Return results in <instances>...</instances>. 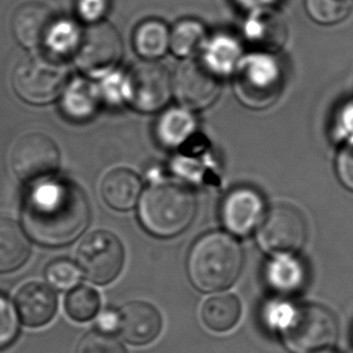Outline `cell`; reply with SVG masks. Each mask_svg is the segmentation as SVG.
Wrapping results in <instances>:
<instances>
[{
	"label": "cell",
	"mask_w": 353,
	"mask_h": 353,
	"mask_svg": "<svg viewBox=\"0 0 353 353\" xmlns=\"http://www.w3.org/2000/svg\"><path fill=\"white\" fill-rule=\"evenodd\" d=\"M80 276L79 265L64 258L51 261L45 270V279L50 287L57 290H74L78 285Z\"/></svg>",
	"instance_id": "cell-29"
},
{
	"label": "cell",
	"mask_w": 353,
	"mask_h": 353,
	"mask_svg": "<svg viewBox=\"0 0 353 353\" xmlns=\"http://www.w3.org/2000/svg\"><path fill=\"white\" fill-rule=\"evenodd\" d=\"M161 314L145 301H130L120 310V334L132 345H147L160 335Z\"/></svg>",
	"instance_id": "cell-15"
},
{
	"label": "cell",
	"mask_w": 353,
	"mask_h": 353,
	"mask_svg": "<svg viewBox=\"0 0 353 353\" xmlns=\"http://www.w3.org/2000/svg\"><path fill=\"white\" fill-rule=\"evenodd\" d=\"M62 109L69 119L83 121L91 118L99 108L97 88L83 80H75L65 88Z\"/></svg>",
	"instance_id": "cell-23"
},
{
	"label": "cell",
	"mask_w": 353,
	"mask_h": 353,
	"mask_svg": "<svg viewBox=\"0 0 353 353\" xmlns=\"http://www.w3.org/2000/svg\"><path fill=\"white\" fill-rule=\"evenodd\" d=\"M336 123L338 133L345 141L353 137V102L343 107Z\"/></svg>",
	"instance_id": "cell-35"
},
{
	"label": "cell",
	"mask_w": 353,
	"mask_h": 353,
	"mask_svg": "<svg viewBox=\"0 0 353 353\" xmlns=\"http://www.w3.org/2000/svg\"><path fill=\"white\" fill-rule=\"evenodd\" d=\"M97 330L114 334L120 330V311L114 309L103 310L97 319Z\"/></svg>",
	"instance_id": "cell-34"
},
{
	"label": "cell",
	"mask_w": 353,
	"mask_h": 353,
	"mask_svg": "<svg viewBox=\"0 0 353 353\" xmlns=\"http://www.w3.org/2000/svg\"><path fill=\"white\" fill-rule=\"evenodd\" d=\"M196 199L189 188L176 182H157L143 192L138 218L143 228L161 239L174 237L190 226Z\"/></svg>",
	"instance_id": "cell-3"
},
{
	"label": "cell",
	"mask_w": 353,
	"mask_h": 353,
	"mask_svg": "<svg viewBox=\"0 0 353 353\" xmlns=\"http://www.w3.org/2000/svg\"><path fill=\"white\" fill-rule=\"evenodd\" d=\"M265 214L264 199L252 188H236L221 203V221L234 235H250L261 225Z\"/></svg>",
	"instance_id": "cell-13"
},
{
	"label": "cell",
	"mask_w": 353,
	"mask_h": 353,
	"mask_svg": "<svg viewBox=\"0 0 353 353\" xmlns=\"http://www.w3.org/2000/svg\"><path fill=\"white\" fill-rule=\"evenodd\" d=\"M30 255V237L17 221L0 216V272L15 271Z\"/></svg>",
	"instance_id": "cell-19"
},
{
	"label": "cell",
	"mask_w": 353,
	"mask_h": 353,
	"mask_svg": "<svg viewBox=\"0 0 353 353\" xmlns=\"http://www.w3.org/2000/svg\"><path fill=\"white\" fill-rule=\"evenodd\" d=\"M336 173L343 187L353 192V137L343 142L336 157Z\"/></svg>",
	"instance_id": "cell-32"
},
{
	"label": "cell",
	"mask_w": 353,
	"mask_h": 353,
	"mask_svg": "<svg viewBox=\"0 0 353 353\" xmlns=\"http://www.w3.org/2000/svg\"><path fill=\"white\" fill-rule=\"evenodd\" d=\"M203 56L201 59L208 67L219 77L230 74L237 68L241 62V46L235 39L225 35L216 37L203 45Z\"/></svg>",
	"instance_id": "cell-24"
},
{
	"label": "cell",
	"mask_w": 353,
	"mask_h": 353,
	"mask_svg": "<svg viewBox=\"0 0 353 353\" xmlns=\"http://www.w3.org/2000/svg\"><path fill=\"white\" fill-rule=\"evenodd\" d=\"M56 25L54 11L38 0L23 3L12 16V33L17 43L26 49L48 44Z\"/></svg>",
	"instance_id": "cell-14"
},
{
	"label": "cell",
	"mask_w": 353,
	"mask_h": 353,
	"mask_svg": "<svg viewBox=\"0 0 353 353\" xmlns=\"http://www.w3.org/2000/svg\"><path fill=\"white\" fill-rule=\"evenodd\" d=\"M353 0H305L307 15L319 25L330 26L345 20L352 10Z\"/></svg>",
	"instance_id": "cell-28"
},
{
	"label": "cell",
	"mask_w": 353,
	"mask_h": 353,
	"mask_svg": "<svg viewBox=\"0 0 353 353\" xmlns=\"http://www.w3.org/2000/svg\"><path fill=\"white\" fill-rule=\"evenodd\" d=\"M206 41L205 26L199 21L185 19L173 26L170 50L178 57H190L203 48Z\"/></svg>",
	"instance_id": "cell-25"
},
{
	"label": "cell",
	"mask_w": 353,
	"mask_h": 353,
	"mask_svg": "<svg viewBox=\"0 0 353 353\" xmlns=\"http://www.w3.org/2000/svg\"><path fill=\"white\" fill-rule=\"evenodd\" d=\"M197 131V119L185 107H173L161 114L155 126L157 142L167 149L184 147Z\"/></svg>",
	"instance_id": "cell-17"
},
{
	"label": "cell",
	"mask_w": 353,
	"mask_h": 353,
	"mask_svg": "<svg viewBox=\"0 0 353 353\" xmlns=\"http://www.w3.org/2000/svg\"><path fill=\"white\" fill-rule=\"evenodd\" d=\"M68 67L52 54H32L16 65L12 88L22 101L33 105L51 103L68 85Z\"/></svg>",
	"instance_id": "cell-5"
},
{
	"label": "cell",
	"mask_w": 353,
	"mask_h": 353,
	"mask_svg": "<svg viewBox=\"0 0 353 353\" xmlns=\"http://www.w3.org/2000/svg\"><path fill=\"white\" fill-rule=\"evenodd\" d=\"M90 219V203L83 189L52 176L34 183L22 207L27 235L45 247L73 243L88 229Z\"/></svg>",
	"instance_id": "cell-1"
},
{
	"label": "cell",
	"mask_w": 353,
	"mask_h": 353,
	"mask_svg": "<svg viewBox=\"0 0 353 353\" xmlns=\"http://www.w3.org/2000/svg\"><path fill=\"white\" fill-rule=\"evenodd\" d=\"M108 10V0H78L77 11L81 20L88 25L102 20Z\"/></svg>",
	"instance_id": "cell-33"
},
{
	"label": "cell",
	"mask_w": 353,
	"mask_h": 353,
	"mask_svg": "<svg viewBox=\"0 0 353 353\" xmlns=\"http://www.w3.org/2000/svg\"><path fill=\"white\" fill-rule=\"evenodd\" d=\"M15 304L23 324L39 328L54 319L57 311V296L49 285L33 282L17 292Z\"/></svg>",
	"instance_id": "cell-16"
},
{
	"label": "cell",
	"mask_w": 353,
	"mask_h": 353,
	"mask_svg": "<svg viewBox=\"0 0 353 353\" xmlns=\"http://www.w3.org/2000/svg\"><path fill=\"white\" fill-rule=\"evenodd\" d=\"M306 236L303 214L290 205H277L265 214L258 241L265 252L274 255L295 254L305 245Z\"/></svg>",
	"instance_id": "cell-11"
},
{
	"label": "cell",
	"mask_w": 353,
	"mask_h": 353,
	"mask_svg": "<svg viewBox=\"0 0 353 353\" xmlns=\"http://www.w3.org/2000/svg\"><path fill=\"white\" fill-rule=\"evenodd\" d=\"M221 77L202 59L184 61L173 77V91L182 107L202 110L216 102L221 94Z\"/></svg>",
	"instance_id": "cell-12"
},
{
	"label": "cell",
	"mask_w": 353,
	"mask_h": 353,
	"mask_svg": "<svg viewBox=\"0 0 353 353\" xmlns=\"http://www.w3.org/2000/svg\"><path fill=\"white\" fill-rule=\"evenodd\" d=\"M243 266L240 243L225 232L202 236L188 259V274L192 285L205 293L229 288L239 279Z\"/></svg>",
	"instance_id": "cell-2"
},
{
	"label": "cell",
	"mask_w": 353,
	"mask_h": 353,
	"mask_svg": "<svg viewBox=\"0 0 353 353\" xmlns=\"http://www.w3.org/2000/svg\"><path fill=\"white\" fill-rule=\"evenodd\" d=\"M125 250L113 232L97 230L79 245L77 264L85 279L96 285H108L123 270Z\"/></svg>",
	"instance_id": "cell-9"
},
{
	"label": "cell",
	"mask_w": 353,
	"mask_h": 353,
	"mask_svg": "<svg viewBox=\"0 0 353 353\" xmlns=\"http://www.w3.org/2000/svg\"><path fill=\"white\" fill-rule=\"evenodd\" d=\"M20 330L17 310L10 300L0 294V350L10 346Z\"/></svg>",
	"instance_id": "cell-31"
},
{
	"label": "cell",
	"mask_w": 353,
	"mask_h": 353,
	"mask_svg": "<svg viewBox=\"0 0 353 353\" xmlns=\"http://www.w3.org/2000/svg\"><path fill=\"white\" fill-rule=\"evenodd\" d=\"M275 0H240L241 4H243L245 8L254 9L255 11L260 10L261 8L269 6L274 3Z\"/></svg>",
	"instance_id": "cell-36"
},
{
	"label": "cell",
	"mask_w": 353,
	"mask_h": 353,
	"mask_svg": "<svg viewBox=\"0 0 353 353\" xmlns=\"http://www.w3.org/2000/svg\"><path fill=\"white\" fill-rule=\"evenodd\" d=\"M125 99L141 113H157L165 108L173 91V77L157 61H143L130 70L123 85Z\"/></svg>",
	"instance_id": "cell-8"
},
{
	"label": "cell",
	"mask_w": 353,
	"mask_h": 353,
	"mask_svg": "<svg viewBox=\"0 0 353 353\" xmlns=\"http://www.w3.org/2000/svg\"><path fill=\"white\" fill-rule=\"evenodd\" d=\"M240 300L232 294H221L207 299L201 307V319L206 328L216 333H224L239 323Z\"/></svg>",
	"instance_id": "cell-22"
},
{
	"label": "cell",
	"mask_w": 353,
	"mask_h": 353,
	"mask_svg": "<svg viewBox=\"0 0 353 353\" xmlns=\"http://www.w3.org/2000/svg\"><path fill=\"white\" fill-rule=\"evenodd\" d=\"M75 65L88 75L110 72L123 56V40L112 23L99 21L79 33L74 46Z\"/></svg>",
	"instance_id": "cell-7"
},
{
	"label": "cell",
	"mask_w": 353,
	"mask_h": 353,
	"mask_svg": "<svg viewBox=\"0 0 353 353\" xmlns=\"http://www.w3.org/2000/svg\"><path fill=\"white\" fill-rule=\"evenodd\" d=\"M171 30L157 19L141 22L133 33V48L144 61H157L170 49Z\"/></svg>",
	"instance_id": "cell-21"
},
{
	"label": "cell",
	"mask_w": 353,
	"mask_h": 353,
	"mask_svg": "<svg viewBox=\"0 0 353 353\" xmlns=\"http://www.w3.org/2000/svg\"><path fill=\"white\" fill-rule=\"evenodd\" d=\"M305 265L295 254H279L268 264L266 281L276 293L293 295L306 283Z\"/></svg>",
	"instance_id": "cell-20"
},
{
	"label": "cell",
	"mask_w": 353,
	"mask_h": 353,
	"mask_svg": "<svg viewBox=\"0 0 353 353\" xmlns=\"http://www.w3.org/2000/svg\"><path fill=\"white\" fill-rule=\"evenodd\" d=\"M254 16L250 19L248 25H245V34L248 35V38L255 44L264 46L270 51L281 48L285 38L275 35V33L285 35V27L279 23V19L272 14L261 10L255 11Z\"/></svg>",
	"instance_id": "cell-26"
},
{
	"label": "cell",
	"mask_w": 353,
	"mask_h": 353,
	"mask_svg": "<svg viewBox=\"0 0 353 353\" xmlns=\"http://www.w3.org/2000/svg\"><path fill=\"white\" fill-rule=\"evenodd\" d=\"M283 88V74L271 54H254L241 59L234 80L236 97L253 109L275 103Z\"/></svg>",
	"instance_id": "cell-6"
},
{
	"label": "cell",
	"mask_w": 353,
	"mask_h": 353,
	"mask_svg": "<svg viewBox=\"0 0 353 353\" xmlns=\"http://www.w3.org/2000/svg\"><path fill=\"white\" fill-rule=\"evenodd\" d=\"M101 192L110 208L115 211H130L141 200L142 182L134 172L118 168L104 176Z\"/></svg>",
	"instance_id": "cell-18"
},
{
	"label": "cell",
	"mask_w": 353,
	"mask_h": 353,
	"mask_svg": "<svg viewBox=\"0 0 353 353\" xmlns=\"http://www.w3.org/2000/svg\"><path fill=\"white\" fill-rule=\"evenodd\" d=\"M279 330L285 346L293 353L323 352L338 338V323L334 314L317 304L290 306Z\"/></svg>",
	"instance_id": "cell-4"
},
{
	"label": "cell",
	"mask_w": 353,
	"mask_h": 353,
	"mask_svg": "<svg viewBox=\"0 0 353 353\" xmlns=\"http://www.w3.org/2000/svg\"><path fill=\"white\" fill-rule=\"evenodd\" d=\"M321 353H335V352H333V351H329V350H327V351H323V352H321Z\"/></svg>",
	"instance_id": "cell-37"
},
{
	"label": "cell",
	"mask_w": 353,
	"mask_h": 353,
	"mask_svg": "<svg viewBox=\"0 0 353 353\" xmlns=\"http://www.w3.org/2000/svg\"><path fill=\"white\" fill-rule=\"evenodd\" d=\"M65 312L70 319L85 322L94 319L101 309V298L96 290L88 285L75 287L64 303Z\"/></svg>",
	"instance_id": "cell-27"
},
{
	"label": "cell",
	"mask_w": 353,
	"mask_h": 353,
	"mask_svg": "<svg viewBox=\"0 0 353 353\" xmlns=\"http://www.w3.org/2000/svg\"><path fill=\"white\" fill-rule=\"evenodd\" d=\"M56 143L44 133L32 132L21 137L11 152V167L22 182L38 183L54 176L59 166Z\"/></svg>",
	"instance_id": "cell-10"
},
{
	"label": "cell",
	"mask_w": 353,
	"mask_h": 353,
	"mask_svg": "<svg viewBox=\"0 0 353 353\" xmlns=\"http://www.w3.org/2000/svg\"><path fill=\"white\" fill-rule=\"evenodd\" d=\"M77 353H128L113 334L92 330L79 341Z\"/></svg>",
	"instance_id": "cell-30"
}]
</instances>
